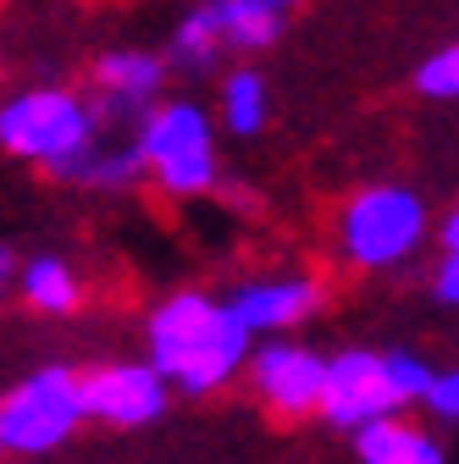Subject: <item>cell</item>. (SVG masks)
Here are the masks:
<instances>
[{
  "instance_id": "obj_1",
  "label": "cell",
  "mask_w": 459,
  "mask_h": 464,
  "mask_svg": "<svg viewBox=\"0 0 459 464\" xmlns=\"http://www.w3.org/2000/svg\"><path fill=\"white\" fill-rule=\"evenodd\" d=\"M249 326L210 287H171L144 310V360L166 376L171 398H216L244 376Z\"/></svg>"
},
{
  "instance_id": "obj_2",
  "label": "cell",
  "mask_w": 459,
  "mask_h": 464,
  "mask_svg": "<svg viewBox=\"0 0 459 464\" xmlns=\"http://www.w3.org/2000/svg\"><path fill=\"white\" fill-rule=\"evenodd\" d=\"M437 216L410 183H360L332 216L337 266L355 276H393L432 244Z\"/></svg>"
},
{
  "instance_id": "obj_3",
  "label": "cell",
  "mask_w": 459,
  "mask_h": 464,
  "mask_svg": "<svg viewBox=\"0 0 459 464\" xmlns=\"http://www.w3.org/2000/svg\"><path fill=\"white\" fill-rule=\"evenodd\" d=\"M133 144H139V160H144V183L166 205L210 199V188L221 178V128H216L205 100L161 94L133 122Z\"/></svg>"
},
{
  "instance_id": "obj_4",
  "label": "cell",
  "mask_w": 459,
  "mask_h": 464,
  "mask_svg": "<svg viewBox=\"0 0 459 464\" xmlns=\"http://www.w3.org/2000/svg\"><path fill=\"white\" fill-rule=\"evenodd\" d=\"M94 133L89 94L73 83H23L0 94V155L34 166L39 178H55V166H67Z\"/></svg>"
},
{
  "instance_id": "obj_5",
  "label": "cell",
  "mask_w": 459,
  "mask_h": 464,
  "mask_svg": "<svg viewBox=\"0 0 459 464\" xmlns=\"http://www.w3.org/2000/svg\"><path fill=\"white\" fill-rule=\"evenodd\" d=\"M83 387H78V365L50 360L34 365L28 376H17L0 392V431H6V453L12 459H50L78 442L83 431Z\"/></svg>"
},
{
  "instance_id": "obj_6",
  "label": "cell",
  "mask_w": 459,
  "mask_h": 464,
  "mask_svg": "<svg viewBox=\"0 0 459 464\" xmlns=\"http://www.w3.org/2000/svg\"><path fill=\"white\" fill-rule=\"evenodd\" d=\"M255 398V410L277 426H305L321 410V387H327V354L294 332H271L249 343V360L239 376Z\"/></svg>"
},
{
  "instance_id": "obj_7",
  "label": "cell",
  "mask_w": 459,
  "mask_h": 464,
  "mask_svg": "<svg viewBox=\"0 0 459 464\" xmlns=\"http://www.w3.org/2000/svg\"><path fill=\"white\" fill-rule=\"evenodd\" d=\"M78 387H83V420L100 426V431H117V437L155 431L166 420V410H171V387H166V376L150 360L83 365Z\"/></svg>"
},
{
  "instance_id": "obj_8",
  "label": "cell",
  "mask_w": 459,
  "mask_h": 464,
  "mask_svg": "<svg viewBox=\"0 0 459 464\" xmlns=\"http://www.w3.org/2000/svg\"><path fill=\"white\" fill-rule=\"evenodd\" d=\"M171 83V67L166 55L150 50V44H105L94 50L89 62V111L94 122L111 128V133H133V122L166 94Z\"/></svg>"
},
{
  "instance_id": "obj_9",
  "label": "cell",
  "mask_w": 459,
  "mask_h": 464,
  "mask_svg": "<svg viewBox=\"0 0 459 464\" xmlns=\"http://www.w3.org/2000/svg\"><path fill=\"white\" fill-rule=\"evenodd\" d=\"M387 410H410L393 371H387V348L349 343V348H337V354H327V387H321V410H316V420L327 431L349 437L355 426H366Z\"/></svg>"
},
{
  "instance_id": "obj_10",
  "label": "cell",
  "mask_w": 459,
  "mask_h": 464,
  "mask_svg": "<svg viewBox=\"0 0 459 464\" xmlns=\"http://www.w3.org/2000/svg\"><path fill=\"white\" fill-rule=\"evenodd\" d=\"M233 304V315L249 326V337H271V332H299L310 326L327 299H332V282L321 271H266V276H244L221 294Z\"/></svg>"
},
{
  "instance_id": "obj_11",
  "label": "cell",
  "mask_w": 459,
  "mask_h": 464,
  "mask_svg": "<svg viewBox=\"0 0 459 464\" xmlns=\"http://www.w3.org/2000/svg\"><path fill=\"white\" fill-rule=\"evenodd\" d=\"M50 183H67V188H83V194H133L144 183V160H139L133 133L100 128L67 166H55Z\"/></svg>"
},
{
  "instance_id": "obj_12",
  "label": "cell",
  "mask_w": 459,
  "mask_h": 464,
  "mask_svg": "<svg viewBox=\"0 0 459 464\" xmlns=\"http://www.w3.org/2000/svg\"><path fill=\"white\" fill-rule=\"evenodd\" d=\"M349 453L360 464H443L448 448L437 442L432 420H415L410 410H387L349 431Z\"/></svg>"
},
{
  "instance_id": "obj_13",
  "label": "cell",
  "mask_w": 459,
  "mask_h": 464,
  "mask_svg": "<svg viewBox=\"0 0 459 464\" xmlns=\"http://www.w3.org/2000/svg\"><path fill=\"white\" fill-rule=\"evenodd\" d=\"M89 299V287H83V271L62 255V249H34L23 255L17 266V304L39 321H67L78 315Z\"/></svg>"
},
{
  "instance_id": "obj_14",
  "label": "cell",
  "mask_w": 459,
  "mask_h": 464,
  "mask_svg": "<svg viewBox=\"0 0 459 464\" xmlns=\"http://www.w3.org/2000/svg\"><path fill=\"white\" fill-rule=\"evenodd\" d=\"M210 116H216V128L227 139H260L266 122H271V83H266V72L249 67V62L221 67L216 72V105H210Z\"/></svg>"
},
{
  "instance_id": "obj_15",
  "label": "cell",
  "mask_w": 459,
  "mask_h": 464,
  "mask_svg": "<svg viewBox=\"0 0 459 464\" xmlns=\"http://www.w3.org/2000/svg\"><path fill=\"white\" fill-rule=\"evenodd\" d=\"M210 23L227 44V55H260L271 50L282 34H288V6L282 0H205Z\"/></svg>"
},
{
  "instance_id": "obj_16",
  "label": "cell",
  "mask_w": 459,
  "mask_h": 464,
  "mask_svg": "<svg viewBox=\"0 0 459 464\" xmlns=\"http://www.w3.org/2000/svg\"><path fill=\"white\" fill-rule=\"evenodd\" d=\"M161 55H166L171 78H216L227 62H233V55H227V44H221V34H216V23H210V6H205V0L183 6V17L171 23Z\"/></svg>"
},
{
  "instance_id": "obj_17",
  "label": "cell",
  "mask_w": 459,
  "mask_h": 464,
  "mask_svg": "<svg viewBox=\"0 0 459 464\" xmlns=\"http://www.w3.org/2000/svg\"><path fill=\"white\" fill-rule=\"evenodd\" d=\"M415 94L421 100H437V105H454L459 100V39H448V44H437L426 62L415 67Z\"/></svg>"
},
{
  "instance_id": "obj_18",
  "label": "cell",
  "mask_w": 459,
  "mask_h": 464,
  "mask_svg": "<svg viewBox=\"0 0 459 464\" xmlns=\"http://www.w3.org/2000/svg\"><path fill=\"white\" fill-rule=\"evenodd\" d=\"M415 410H421L437 431H459V365L432 371V382H426V392H421Z\"/></svg>"
},
{
  "instance_id": "obj_19",
  "label": "cell",
  "mask_w": 459,
  "mask_h": 464,
  "mask_svg": "<svg viewBox=\"0 0 459 464\" xmlns=\"http://www.w3.org/2000/svg\"><path fill=\"white\" fill-rule=\"evenodd\" d=\"M426 294H432L437 310H454V315H459V249H443V255H437Z\"/></svg>"
},
{
  "instance_id": "obj_20",
  "label": "cell",
  "mask_w": 459,
  "mask_h": 464,
  "mask_svg": "<svg viewBox=\"0 0 459 464\" xmlns=\"http://www.w3.org/2000/svg\"><path fill=\"white\" fill-rule=\"evenodd\" d=\"M17 266H23V255L12 244H0V310L17 299Z\"/></svg>"
},
{
  "instance_id": "obj_21",
  "label": "cell",
  "mask_w": 459,
  "mask_h": 464,
  "mask_svg": "<svg viewBox=\"0 0 459 464\" xmlns=\"http://www.w3.org/2000/svg\"><path fill=\"white\" fill-rule=\"evenodd\" d=\"M432 238H437L443 249H459V205H454L448 216H437V232H432Z\"/></svg>"
},
{
  "instance_id": "obj_22",
  "label": "cell",
  "mask_w": 459,
  "mask_h": 464,
  "mask_svg": "<svg viewBox=\"0 0 459 464\" xmlns=\"http://www.w3.org/2000/svg\"><path fill=\"white\" fill-rule=\"evenodd\" d=\"M282 6H288V12H299V6H305V0H282Z\"/></svg>"
},
{
  "instance_id": "obj_23",
  "label": "cell",
  "mask_w": 459,
  "mask_h": 464,
  "mask_svg": "<svg viewBox=\"0 0 459 464\" xmlns=\"http://www.w3.org/2000/svg\"><path fill=\"white\" fill-rule=\"evenodd\" d=\"M0 459H6V431H0Z\"/></svg>"
}]
</instances>
